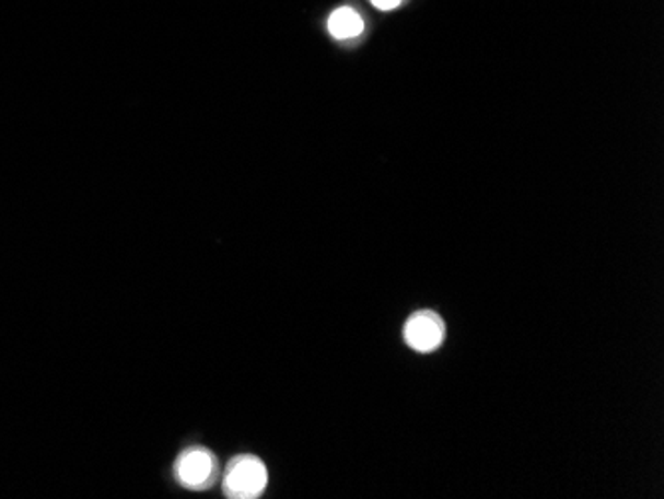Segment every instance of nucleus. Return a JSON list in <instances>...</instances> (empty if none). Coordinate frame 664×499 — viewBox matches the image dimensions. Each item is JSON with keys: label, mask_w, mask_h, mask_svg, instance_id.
Here are the masks:
<instances>
[{"label": "nucleus", "mask_w": 664, "mask_h": 499, "mask_svg": "<svg viewBox=\"0 0 664 499\" xmlns=\"http://www.w3.org/2000/svg\"><path fill=\"white\" fill-rule=\"evenodd\" d=\"M269 481L267 467L259 457L237 456L229 462L223 489L228 498L253 499L259 498Z\"/></svg>", "instance_id": "f257e3e1"}, {"label": "nucleus", "mask_w": 664, "mask_h": 499, "mask_svg": "<svg viewBox=\"0 0 664 499\" xmlns=\"http://www.w3.org/2000/svg\"><path fill=\"white\" fill-rule=\"evenodd\" d=\"M175 476L184 488H209L218 478V460L208 448H187L175 462Z\"/></svg>", "instance_id": "f03ea898"}, {"label": "nucleus", "mask_w": 664, "mask_h": 499, "mask_svg": "<svg viewBox=\"0 0 664 499\" xmlns=\"http://www.w3.org/2000/svg\"><path fill=\"white\" fill-rule=\"evenodd\" d=\"M446 338V323L434 311H418L406 321L404 340L416 352H434Z\"/></svg>", "instance_id": "7ed1b4c3"}, {"label": "nucleus", "mask_w": 664, "mask_h": 499, "mask_svg": "<svg viewBox=\"0 0 664 499\" xmlns=\"http://www.w3.org/2000/svg\"><path fill=\"white\" fill-rule=\"evenodd\" d=\"M327 26L328 34L335 40L347 43L352 38H359L360 34L364 33V19L352 7H340L328 16Z\"/></svg>", "instance_id": "20e7f679"}, {"label": "nucleus", "mask_w": 664, "mask_h": 499, "mask_svg": "<svg viewBox=\"0 0 664 499\" xmlns=\"http://www.w3.org/2000/svg\"><path fill=\"white\" fill-rule=\"evenodd\" d=\"M372 7H376L378 11H394V9H398L400 4H403V0H371Z\"/></svg>", "instance_id": "39448f33"}]
</instances>
